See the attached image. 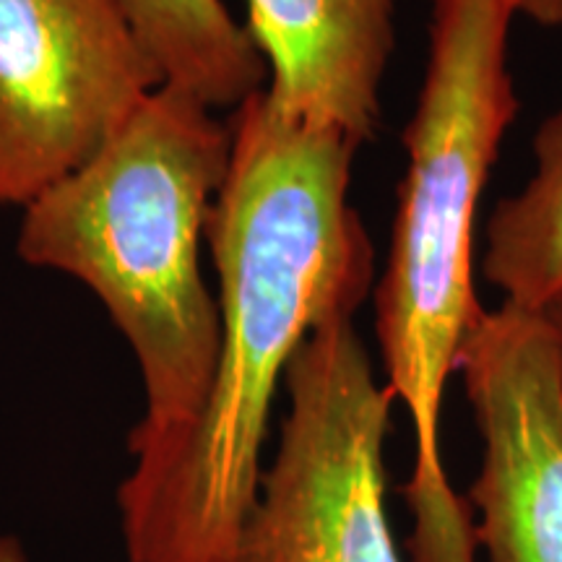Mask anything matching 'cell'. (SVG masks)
<instances>
[{
  "instance_id": "obj_1",
  "label": "cell",
  "mask_w": 562,
  "mask_h": 562,
  "mask_svg": "<svg viewBox=\"0 0 562 562\" xmlns=\"http://www.w3.org/2000/svg\"><path fill=\"white\" fill-rule=\"evenodd\" d=\"M232 154L206 224L220 349L206 402L170 459L117 487L125 562H237L273 402L315 328L355 318L375 250L351 206L357 146L290 121L266 91L232 112Z\"/></svg>"
},
{
  "instance_id": "obj_2",
  "label": "cell",
  "mask_w": 562,
  "mask_h": 562,
  "mask_svg": "<svg viewBox=\"0 0 562 562\" xmlns=\"http://www.w3.org/2000/svg\"><path fill=\"white\" fill-rule=\"evenodd\" d=\"M229 154V123L161 83L87 165L21 209V261L81 281L136 360L131 476L170 459L206 402L220 305L201 256Z\"/></svg>"
},
{
  "instance_id": "obj_3",
  "label": "cell",
  "mask_w": 562,
  "mask_h": 562,
  "mask_svg": "<svg viewBox=\"0 0 562 562\" xmlns=\"http://www.w3.org/2000/svg\"><path fill=\"white\" fill-rule=\"evenodd\" d=\"M505 0H432L430 58L404 128L406 172L389 256L372 286L385 389L409 414V562H476L472 505L440 446L448 378L484 307L474 292L476 211L518 97Z\"/></svg>"
},
{
  "instance_id": "obj_4",
  "label": "cell",
  "mask_w": 562,
  "mask_h": 562,
  "mask_svg": "<svg viewBox=\"0 0 562 562\" xmlns=\"http://www.w3.org/2000/svg\"><path fill=\"white\" fill-rule=\"evenodd\" d=\"M286 414L245 518L237 562H406L385 510L393 396L355 318H334L294 351Z\"/></svg>"
},
{
  "instance_id": "obj_5",
  "label": "cell",
  "mask_w": 562,
  "mask_h": 562,
  "mask_svg": "<svg viewBox=\"0 0 562 562\" xmlns=\"http://www.w3.org/2000/svg\"><path fill=\"white\" fill-rule=\"evenodd\" d=\"M159 87L115 0H0V206L87 165Z\"/></svg>"
},
{
  "instance_id": "obj_6",
  "label": "cell",
  "mask_w": 562,
  "mask_h": 562,
  "mask_svg": "<svg viewBox=\"0 0 562 562\" xmlns=\"http://www.w3.org/2000/svg\"><path fill=\"white\" fill-rule=\"evenodd\" d=\"M482 461L467 501L487 562H562V344L542 313H480L459 364Z\"/></svg>"
},
{
  "instance_id": "obj_7",
  "label": "cell",
  "mask_w": 562,
  "mask_h": 562,
  "mask_svg": "<svg viewBox=\"0 0 562 562\" xmlns=\"http://www.w3.org/2000/svg\"><path fill=\"white\" fill-rule=\"evenodd\" d=\"M266 63V97L290 121L336 131L360 149L383 123V81L398 0H245Z\"/></svg>"
},
{
  "instance_id": "obj_8",
  "label": "cell",
  "mask_w": 562,
  "mask_h": 562,
  "mask_svg": "<svg viewBox=\"0 0 562 562\" xmlns=\"http://www.w3.org/2000/svg\"><path fill=\"white\" fill-rule=\"evenodd\" d=\"M161 83L235 112L263 91L266 63L224 0H115Z\"/></svg>"
},
{
  "instance_id": "obj_9",
  "label": "cell",
  "mask_w": 562,
  "mask_h": 562,
  "mask_svg": "<svg viewBox=\"0 0 562 562\" xmlns=\"http://www.w3.org/2000/svg\"><path fill=\"white\" fill-rule=\"evenodd\" d=\"M482 273L505 302L537 311L562 290V104L537 128L533 170L492 209Z\"/></svg>"
},
{
  "instance_id": "obj_10",
  "label": "cell",
  "mask_w": 562,
  "mask_h": 562,
  "mask_svg": "<svg viewBox=\"0 0 562 562\" xmlns=\"http://www.w3.org/2000/svg\"><path fill=\"white\" fill-rule=\"evenodd\" d=\"M513 19L524 16L539 26L562 30V0H505Z\"/></svg>"
},
{
  "instance_id": "obj_11",
  "label": "cell",
  "mask_w": 562,
  "mask_h": 562,
  "mask_svg": "<svg viewBox=\"0 0 562 562\" xmlns=\"http://www.w3.org/2000/svg\"><path fill=\"white\" fill-rule=\"evenodd\" d=\"M537 311L542 313V318L547 323H550V328L554 331V336H558L560 344H562V290L554 292L547 302H542V305H539Z\"/></svg>"
},
{
  "instance_id": "obj_12",
  "label": "cell",
  "mask_w": 562,
  "mask_h": 562,
  "mask_svg": "<svg viewBox=\"0 0 562 562\" xmlns=\"http://www.w3.org/2000/svg\"><path fill=\"white\" fill-rule=\"evenodd\" d=\"M0 562H30L26 560L24 544H21L19 537L0 533Z\"/></svg>"
}]
</instances>
